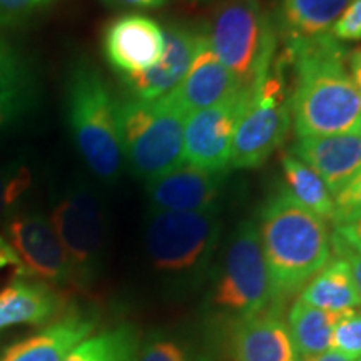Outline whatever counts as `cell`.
I'll use <instances>...</instances> for the list:
<instances>
[{
    "mask_svg": "<svg viewBox=\"0 0 361 361\" xmlns=\"http://www.w3.org/2000/svg\"><path fill=\"white\" fill-rule=\"evenodd\" d=\"M283 61L295 67L290 92L298 137H319L361 129L358 87L348 71V51L331 34L286 44Z\"/></svg>",
    "mask_w": 361,
    "mask_h": 361,
    "instance_id": "6da1fadb",
    "label": "cell"
},
{
    "mask_svg": "<svg viewBox=\"0 0 361 361\" xmlns=\"http://www.w3.org/2000/svg\"><path fill=\"white\" fill-rule=\"evenodd\" d=\"M256 226L274 300L303 290L331 259L326 221L300 204L286 188L266 200Z\"/></svg>",
    "mask_w": 361,
    "mask_h": 361,
    "instance_id": "7a4b0ae2",
    "label": "cell"
},
{
    "mask_svg": "<svg viewBox=\"0 0 361 361\" xmlns=\"http://www.w3.org/2000/svg\"><path fill=\"white\" fill-rule=\"evenodd\" d=\"M66 114L75 147L89 169L104 183H116L124 161L117 101L87 59L75 62L69 72Z\"/></svg>",
    "mask_w": 361,
    "mask_h": 361,
    "instance_id": "3957f363",
    "label": "cell"
},
{
    "mask_svg": "<svg viewBox=\"0 0 361 361\" xmlns=\"http://www.w3.org/2000/svg\"><path fill=\"white\" fill-rule=\"evenodd\" d=\"M124 159L139 178L151 180L184 164L186 114L168 96L117 102Z\"/></svg>",
    "mask_w": 361,
    "mask_h": 361,
    "instance_id": "277c9868",
    "label": "cell"
},
{
    "mask_svg": "<svg viewBox=\"0 0 361 361\" xmlns=\"http://www.w3.org/2000/svg\"><path fill=\"white\" fill-rule=\"evenodd\" d=\"M221 236L219 209H151L146 221V250L161 274L178 283L200 279L214 258Z\"/></svg>",
    "mask_w": 361,
    "mask_h": 361,
    "instance_id": "5b68a950",
    "label": "cell"
},
{
    "mask_svg": "<svg viewBox=\"0 0 361 361\" xmlns=\"http://www.w3.org/2000/svg\"><path fill=\"white\" fill-rule=\"evenodd\" d=\"M211 51L250 90L274 62L276 32L261 0H224L206 25Z\"/></svg>",
    "mask_w": 361,
    "mask_h": 361,
    "instance_id": "8992f818",
    "label": "cell"
},
{
    "mask_svg": "<svg viewBox=\"0 0 361 361\" xmlns=\"http://www.w3.org/2000/svg\"><path fill=\"white\" fill-rule=\"evenodd\" d=\"M290 92L281 61L252 85L234 130L229 169H255L281 146L291 129Z\"/></svg>",
    "mask_w": 361,
    "mask_h": 361,
    "instance_id": "52a82bcc",
    "label": "cell"
},
{
    "mask_svg": "<svg viewBox=\"0 0 361 361\" xmlns=\"http://www.w3.org/2000/svg\"><path fill=\"white\" fill-rule=\"evenodd\" d=\"M269 273L255 221H241L226 247L218 279L211 291L216 310L247 319L268 311L273 301Z\"/></svg>",
    "mask_w": 361,
    "mask_h": 361,
    "instance_id": "ba28073f",
    "label": "cell"
},
{
    "mask_svg": "<svg viewBox=\"0 0 361 361\" xmlns=\"http://www.w3.org/2000/svg\"><path fill=\"white\" fill-rule=\"evenodd\" d=\"M51 224L69 259L75 288L96 281L102 266L106 224L96 194L78 184L54 206Z\"/></svg>",
    "mask_w": 361,
    "mask_h": 361,
    "instance_id": "9c48e42d",
    "label": "cell"
},
{
    "mask_svg": "<svg viewBox=\"0 0 361 361\" xmlns=\"http://www.w3.org/2000/svg\"><path fill=\"white\" fill-rule=\"evenodd\" d=\"M2 238L16 258L19 278H37L51 286H74L67 259L51 221L39 213L12 216Z\"/></svg>",
    "mask_w": 361,
    "mask_h": 361,
    "instance_id": "30bf717a",
    "label": "cell"
},
{
    "mask_svg": "<svg viewBox=\"0 0 361 361\" xmlns=\"http://www.w3.org/2000/svg\"><path fill=\"white\" fill-rule=\"evenodd\" d=\"M250 90H239L226 101L186 117L184 164L209 173H228L234 130Z\"/></svg>",
    "mask_w": 361,
    "mask_h": 361,
    "instance_id": "8fae6325",
    "label": "cell"
},
{
    "mask_svg": "<svg viewBox=\"0 0 361 361\" xmlns=\"http://www.w3.org/2000/svg\"><path fill=\"white\" fill-rule=\"evenodd\" d=\"M166 45L159 61L142 72L123 75V82L133 97L154 101L183 82L194 59L207 42V30L197 27L171 24L164 29Z\"/></svg>",
    "mask_w": 361,
    "mask_h": 361,
    "instance_id": "7c38bea8",
    "label": "cell"
},
{
    "mask_svg": "<svg viewBox=\"0 0 361 361\" xmlns=\"http://www.w3.org/2000/svg\"><path fill=\"white\" fill-rule=\"evenodd\" d=\"M164 29L151 17L126 13L106 27L104 56L121 75L149 69L164 51Z\"/></svg>",
    "mask_w": 361,
    "mask_h": 361,
    "instance_id": "4fadbf2b",
    "label": "cell"
},
{
    "mask_svg": "<svg viewBox=\"0 0 361 361\" xmlns=\"http://www.w3.org/2000/svg\"><path fill=\"white\" fill-rule=\"evenodd\" d=\"M290 152L314 169L335 197L361 173V129L301 137Z\"/></svg>",
    "mask_w": 361,
    "mask_h": 361,
    "instance_id": "5bb4252c",
    "label": "cell"
},
{
    "mask_svg": "<svg viewBox=\"0 0 361 361\" xmlns=\"http://www.w3.org/2000/svg\"><path fill=\"white\" fill-rule=\"evenodd\" d=\"M226 173H209L183 164L169 173L147 180L151 209L204 211L218 207Z\"/></svg>",
    "mask_w": 361,
    "mask_h": 361,
    "instance_id": "9a60e30c",
    "label": "cell"
},
{
    "mask_svg": "<svg viewBox=\"0 0 361 361\" xmlns=\"http://www.w3.org/2000/svg\"><path fill=\"white\" fill-rule=\"evenodd\" d=\"M243 90L233 72L211 51L209 40L194 59L191 69L178 87L166 94L184 114L207 109ZM246 90V89H245Z\"/></svg>",
    "mask_w": 361,
    "mask_h": 361,
    "instance_id": "2e32d148",
    "label": "cell"
},
{
    "mask_svg": "<svg viewBox=\"0 0 361 361\" xmlns=\"http://www.w3.org/2000/svg\"><path fill=\"white\" fill-rule=\"evenodd\" d=\"M96 323L87 316L67 313L42 331L13 343L0 361H64L80 341L90 336Z\"/></svg>",
    "mask_w": 361,
    "mask_h": 361,
    "instance_id": "e0dca14e",
    "label": "cell"
},
{
    "mask_svg": "<svg viewBox=\"0 0 361 361\" xmlns=\"http://www.w3.org/2000/svg\"><path fill=\"white\" fill-rule=\"evenodd\" d=\"M233 350L236 361H300L286 323L271 311L239 322Z\"/></svg>",
    "mask_w": 361,
    "mask_h": 361,
    "instance_id": "ac0fdd59",
    "label": "cell"
},
{
    "mask_svg": "<svg viewBox=\"0 0 361 361\" xmlns=\"http://www.w3.org/2000/svg\"><path fill=\"white\" fill-rule=\"evenodd\" d=\"M64 298L51 284L17 279L0 291V329L47 323L64 311Z\"/></svg>",
    "mask_w": 361,
    "mask_h": 361,
    "instance_id": "d6986e66",
    "label": "cell"
},
{
    "mask_svg": "<svg viewBox=\"0 0 361 361\" xmlns=\"http://www.w3.org/2000/svg\"><path fill=\"white\" fill-rule=\"evenodd\" d=\"M351 0H279L278 27L286 44L331 32Z\"/></svg>",
    "mask_w": 361,
    "mask_h": 361,
    "instance_id": "ffe728a7",
    "label": "cell"
},
{
    "mask_svg": "<svg viewBox=\"0 0 361 361\" xmlns=\"http://www.w3.org/2000/svg\"><path fill=\"white\" fill-rule=\"evenodd\" d=\"M300 300L329 313H345L361 306L358 290L348 263L335 256L301 290Z\"/></svg>",
    "mask_w": 361,
    "mask_h": 361,
    "instance_id": "44dd1931",
    "label": "cell"
},
{
    "mask_svg": "<svg viewBox=\"0 0 361 361\" xmlns=\"http://www.w3.org/2000/svg\"><path fill=\"white\" fill-rule=\"evenodd\" d=\"M340 313L314 308L296 300L288 311V331L300 358L326 353L331 350L333 326Z\"/></svg>",
    "mask_w": 361,
    "mask_h": 361,
    "instance_id": "7402d4cb",
    "label": "cell"
},
{
    "mask_svg": "<svg viewBox=\"0 0 361 361\" xmlns=\"http://www.w3.org/2000/svg\"><path fill=\"white\" fill-rule=\"evenodd\" d=\"M281 168L288 184L286 189L291 192V196L318 218L333 221L335 197L329 192L319 174L303 161L293 156L291 152H286L281 157Z\"/></svg>",
    "mask_w": 361,
    "mask_h": 361,
    "instance_id": "603a6c76",
    "label": "cell"
},
{
    "mask_svg": "<svg viewBox=\"0 0 361 361\" xmlns=\"http://www.w3.org/2000/svg\"><path fill=\"white\" fill-rule=\"evenodd\" d=\"M137 333L129 324H121L87 336L64 361H137Z\"/></svg>",
    "mask_w": 361,
    "mask_h": 361,
    "instance_id": "cb8c5ba5",
    "label": "cell"
},
{
    "mask_svg": "<svg viewBox=\"0 0 361 361\" xmlns=\"http://www.w3.org/2000/svg\"><path fill=\"white\" fill-rule=\"evenodd\" d=\"M37 99L34 78L0 87V137L24 123L37 106Z\"/></svg>",
    "mask_w": 361,
    "mask_h": 361,
    "instance_id": "d4e9b609",
    "label": "cell"
},
{
    "mask_svg": "<svg viewBox=\"0 0 361 361\" xmlns=\"http://www.w3.org/2000/svg\"><path fill=\"white\" fill-rule=\"evenodd\" d=\"M30 184L32 173L25 162L12 161L0 166V226L12 218Z\"/></svg>",
    "mask_w": 361,
    "mask_h": 361,
    "instance_id": "484cf974",
    "label": "cell"
},
{
    "mask_svg": "<svg viewBox=\"0 0 361 361\" xmlns=\"http://www.w3.org/2000/svg\"><path fill=\"white\" fill-rule=\"evenodd\" d=\"M331 350L351 361L361 360V311L350 310L338 314L333 326Z\"/></svg>",
    "mask_w": 361,
    "mask_h": 361,
    "instance_id": "4316f807",
    "label": "cell"
},
{
    "mask_svg": "<svg viewBox=\"0 0 361 361\" xmlns=\"http://www.w3.org/2000/svg\"><path fill=\"white\" fill-rule=\"evenodd\" d=\"M32 72L19 49L0 37V87L32 79Z\"/></svg>",
    "mask_w": 361,
    "mask_h": 361,
    "instance_id": "83f0119b",
    "label": "cell"
},
{
    "mask_svg": "<svg viewBox=\"0 0 361 361\" xmlns=\"http://www.w3.org/2000/svg\"><path fill=\"white\" fill-rule=\"evenodd\" d=\"M137 361H206L174 340H154L139 348Z\"/></svg>",
    "mask_w": 361,
    "mask_h": 361,
    "instance_id": "f1b7e54d",
    "label": "cell"
},
{
    "mask_svg": "<svg viewBox=\"0 0 361 361\" xmlns=\"http://www.w3.org/2000/svg\"><path fill=\"white\" fill-rule=\"evenodd\" d=\"M361 219V173L335 196V216L331 223L345 224Z\"/></svg>",
    "mask_w": 361,
    "mask_h": 361,
    "instance_id": "f546056e",
    "label": "cell"
},
{
    "mask_svg": "<svg viewBox=\"0 0 361 361\" xmlns=\"http://www.w3.org/2000/svg\"><path fill=\"white\" fill-rule=\"evenodd\" d=\"M340 42H360L361 40V0H351L336 24L329 32Z\"/></svg>",
    "mask_w": 361,
    "mask_h": 361,
    "instance_id": "4dcf8cb0",
    "label": "cell"
},
{
    "mask_svg": "<svg viewBox=\"0 0 361 361\" xmlns=\"http://www.w3.org/2000/svg\"><path fill=\"white\" fill-rule=\"evenodd\" d=\"M52 0H0V25L16 24L30 13L47 7Z\"/></svg>",
    "mask_w": 361,
    "mask_h": 361,
    "instance_id": "1f68e13d",
    "label": "cell"
},
{
    "mask_svg": "<svg viewBox=\"0 0 361 361\" xmlns=\"http://www.w3.org/2000/svg\"><path fill=\"white\" fill-rule=\"evenodd\" d=\"M331 252H335L336 256H340V258H343L348 263L351 273H353L356 290H358L361 301V252L346 245V243L343 241L340 236H336L335 233L331 234Z\"/></svg>",
    "mask_w": 361,
    "mask_h": 361,
    "instance_id": "d6a6232c",
    "label": "cell"
},
{
    "mask_svg": "<svg viewBox=\"0 0 361 361\" xmlns=\"http://www.w3.org/2000/svg\"><path fill=\"white\" fill-rule=\"evenodd\" d=\"M336 236H340L346 245L361 252V219L351 221V223L335 226Z\"/></svg>",
    "mask_w": 361,
    "mask_h": 361,
    "instance_id": "836d02e7",
    "label": "cell"
},
{
    "mask_svg": "<svg viewBox=\"0 0 361 361\" xmlns=\"http://www.w3.org/2000/svg\"><path fill=\"white\" fill-rule=\"evenodd\" d=\"M114 7L126 8H159L168 4V0H104Z\"/></svg>",
    "mask_w": 361,
    "mask_h": 361,
    "instance_id": "e575fe53",
    "label": "cell"
},
{
    "mask_svg": "<svg viewBox=\"0 0 361 361\" xmlns=\"http://www.w3.org/2000/svg\"><path fill=\"white\" fill-rule=\"evenodd\" d=\"M348 71L356 87L361 90V47H356L348 52Z\"/></svg>",
    "mask_w": 361,
    "mask_h": 361,
    "instance_id": "d590c367",
    "label": "cell"
},
{
    "mask_svg": "<svg viewBox=\"0 0 361 361\" xmlns=\"http://www.w3.org/2000/svg\"><path fill=\"white\" fill-rule=\"evenodd\" d=\"M300 361H351V360L346 358V356L340 355L335 350H329V351H326V353L314 355V356H306V358H300Z\"/></svg>",
    "mask_w": 361,
    "mask_h": 361,
    "instance_id": "8d00e7d4",
    "label": "cell"
},
{
    "mask_svg": "<svg viewBox=\"0 0 361 361\" xmlns=\"http://www.w3.org/2000/svg\"><path fill=\"white\" fill-rule=\"evenodd\" d=\"M358 94H360V104H361V90L358 89Z\"/></svg>",
    "mask_w": 361,
    "mask_h": 361,
    "instance_id": "74e56055",
    "label": "cell"
},
{
    "mask_svg": "<svg viewBox=\"0 0 361 361\" xmlns=\"http://www.w3.org/2000/svg\"><path fill=\"white\" fill-rule=\"evenodd\" d=\"M358 361H361V360H358Z\"/></svg>",
    "mask_w": 361,
    "mask_h": 361,
    "instance_id": "f35d334b",
    "label": "cell"
}]
</instances>
